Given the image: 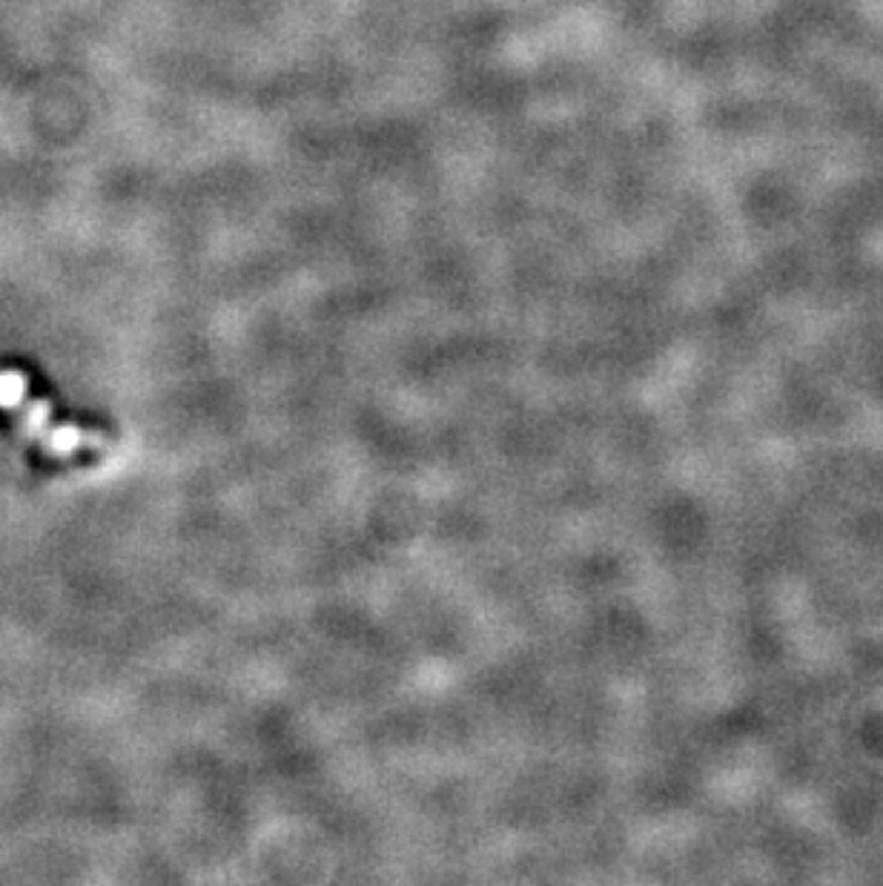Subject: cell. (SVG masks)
<instances>
[{
  "mask_svg": "<svg viewBox=\"0 0 883 886\" xmlns=\"http://www.w3.org/2000/svg\"><path fill=\"white\" fill-rule=\"evenodd\" d=\"M23 382L18 376H0V405H14L21 399Z\"/></svg>",
  "mask_w": 883,
  "mask_h": 886,
  "instance_id": "obj_1",
  "label": "cell"
}]
</instances>
